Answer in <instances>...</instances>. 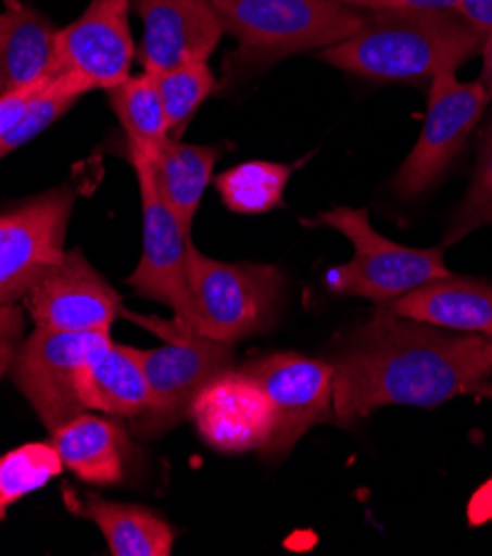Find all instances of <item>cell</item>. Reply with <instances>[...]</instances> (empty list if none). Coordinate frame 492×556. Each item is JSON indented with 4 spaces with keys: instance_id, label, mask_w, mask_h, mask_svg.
Instances as JSON below:
<instances>
[{
    "instance_id": "obj_1",
    "label": "cell",
    "mask_w": 492,
    "mask_h": 556,
    "mask_svg": "<svg viewBox=\"0 0 492 556\" xmlns=\"http://www.w3.org/2000/svg\"><path fill=\"white\" fill-rule=\"evenodd\" d=\"M342 426L384 408H434L477 393L492 372L485 338L415 321L379 306L331 362Z\"/></svg>"
},
{
    "instance_id": "obj_2",
    "label": "cell",
    "mask_w": 492,
    "mask_h": 556,
    "mask_svg": "<svg viewBox=\"0 0 492 556\" xmlns=\"http://www.w3.org/2000/svg\"><path fill=\"white\" fill-rule=\"evenodd\" d=\"M483 38L457 12H370L359 31L321 49L319 59L359 78L406 83L455 72Z\"/></svg>"
},
{
    "instance_id": "obj_3",
    "label": "cell",
    "mask_w": 492,
    "mask_h": 556,
    "mask_svg": "<svg viewBox=\"0 0 492 556\" xmlns=\"http://www.w3.org/2000/svg\"><path fill=\"white\" fill-rule=\"evenodd\" d=\"M238 40V61L270 65L351 38L366 21L340 0H209Z\"/></svg>"
},
{
    "instance_id": "obj_4",
    "label": "cell",
    "mask_w": 492,
    "mask_h": 556,
    "mask_svg": "<svg viewBox=\"0 0 492 556\" xmlns=\"http://www.w3.org/2000/svg\"><path fill=\"white\" fill-rule=\"evenodd\" d=\"M302 225L333 229L353 244V257L326 273V287L331 293L391 304L437 277L451 275L444 247L415 249L398 244L370 225L366 208L336 206L302 219Z\"/></svg>"
},
{
    "instance_id": "obj_5",
    "label": "cell",
    "mask_w": 492,
    "mask_h": 556,
    "mask_svg": "<svg viewBox=\"0 0 492 556\" xmlns=\"http://www.w3.org/2000/svg\"><path fill=\"white\" fill-rule=\"evenodd\" d=\"M187 277L195 304L193 330L202 338L236 344L278 315L285 289L278 266L213 260L189 238Z\"/></svg>"
},
{
    "instance_id": "obj_6",
    "label": "cell",
    "mask_w": 492,
    "mask_h": 556,
    "mask_svg": "<svg viewBox=\"0 0 492 556\" xmlns=\"http://www.w3.org/2000/svg\"><path fill=\"white\" fill-rule=\"evenodd\" d=\"M134 61L129 0H89L72 25L59 29L49 76L70 93L83 96L125 83Z\"/></svg>"
},
{
    "instance_id": "obj_7",
    "label": "cell",
    "mask_w": 492,
    "mask_h": 556,
    "mask_svg": "<svg viewBox=\"0 0 492 556\" xmlns=\"http://www.w3.org/2000/svg\"><path fill=\"white\" fill-rule=\"evenodd\" d=\"M481 83H462L455 72H437L428 87L426 118L413 151L393 178V193L413 200L440 180L488 106Z\"/></svg>"
},
{
    "instance_id": "obj_8",
    "label": "cell",
    "mask_w": 492,
    "mask_h": 556,
    "mask_svg": "<svg viewBox=\"0 0 492 556\" xmlns=\"http://www.w3.org/2000/svg\"><path fill=\"white\" fill-rule=\"evenodd\" d=\"M109 340V330L63 332L36 328L23 342L12 377L49 432L85 413L78 395V375Z\"/></svg>"
},
{
    "instance_id": "obj_9",
    "label": "cell",
    "mask_w": 492,
    "mask_h": 556,
    "mask_svg": "<svg viewBox=\"0 0 492 556\" xmlns=\"http://www.w3.org/2000/svg\"><path fill=\"white\" fill-rule=\"evenodd\" d=\"M142 202V255L127 285L142 298L169 306L193 330L195 304L187 277L189 238L172 206L157 193L147 164L131 157ZM195 332V330H193Z\"/></svg>"
},
{
    "instance_id": "obj_10",
    "label": "cell",
    "mask_w": 492,
    "mask_h": 556,
    "mask_svg": "<svg viewBox=\"0 0 492 556\" xmlns=\"http://www.w3.org/2000/svg\"><path fill=\"white\" fill-rule=\"evenodd\" d=\"M129 351L149 386V406L140 417L151 432L185 419L202 388L234 366V344L202 338L193 330L180 332L167 346L151 351L129 346Z\"/></svg>"
},
{
    "instance_id": "obj_11",
    "label": "cell",
    "mask_w": 492,
    "mask_h": 556,
    "mask_svg": "<svg viewBox=\"0 0 492 556\" xmlns=\"http://www.w3.org/2000/svg\"><path fill=\"white\" fill-rule=\"evenodd\" d=\"M76 204L72 187L47 191L0 215V304H12L65 253Z\"/></svg>"
},
{
    "instance_id": "obj_12",
    "label": "cell",
    "mask_w": 492,
    "mask_h": 556,
    "mask_svg": "<svg viewBox=\"0 0 492 556\" xmlns=\"http://www.w3.org/2000/svg\"><path fill=\"white\" fill-rule=\"evenodd\" d=\"M121 295L78 251H65L25 293V313L36 328L63 332L109 330L121 311Z\"/></svg>"
},
{
    "instance_id": "obj_13",
    "label": "cell",
    "mask_w": 492,
    "mask_h": 556,
    "mask_svg": "<svg viewBox=\"0 0 492 556\" xmlns=\"http://www.w3.org/2000/svg\"><path fill=\"white\" fill-rule=\"evenodd\" d=\"M189 415L198 434L217 453L266 451L276 432V408L260 381L234 366L215 375L195 395Z\"/></svg>"
},
{
    "instance_id": "obj_14",
    "label": "cell",
    "mask_w": 492,
    "mask_h": 556,
    "mask_svg": "<svg viewBox=\"0 0 492 556\" xmlns=\"http://www.w3.org/2000/svg\"><path fill=\"white\" fill-rule=\"evenodd\" d=\"M276 408V432L266 453L285 455L315 424L333 415V366L304 355L280 353L244 366Z\"/></svg>"
},
{
    "instance_id": "obj_15",
    "label": "cell",
    "mask_w": 492,
    "mask_h": 556,
    "mask_svg": "<svg viewBox=\"0 0 492 556\" xmlns=\"http://www.w3.org/2000/svg\"><path fill=\"white\" fill-rule=\"evenodd\" d=\"M142 18V45L136 59L147 74L206 63L225 36L220 14L209 0H134Z\"/></svg>"
},
{
    "instance_id": "obj_16",
    "label": "cell",
    "mask_w": 492,
    "mask_h": 556,
    "mask_svg": "<svg viewBox=\"0 0 492 556\" xmlns=\"http://www.w3.org/2000/svg\"><path fill=\"white\" fill-rule=\"evenodd\" d=\"M381 306L415 321L492 340V285L475 277H437Z\"/></svg>"
},
{
    "instance_id": "obj_17",
    "label": "cell",
    "mask_w": 492,
    "mask_h": 556,
    "mask_svg": "<svg viewBox=\"0 0 492 556\" xmlns=\"http://www.w3.org/2000/svg\"><path fill=\"white\" fill-rule=\"evenodd\" d=\"M56 34L38 10L8 0L0 14V96L49 76Z\"/></svg>"
},
{
    "instance_id": "obj_18",
    "label": "cell",
    "mask_w": 492,
    "mask_h": 556,
    "mask_svg": "<svg viewBox=\"0 0 492 556\" xmlns=\"http://www.w3.org/2000/svg\"><path fill=\"white\" fill-rule=\"evenodd\" d=\"M217 155L220 151L213 147L187 144L178 138H167L149 157L131 155L147 164L157 193L172 206L187 236H191L195 213L211 185Z\"/></svg>"
},
{
    "instance_id": "obj_19",
    "label": "cell",
    "mask_w": 492,
    "mask_h": 556,
    "mask_svg": "<svg viewBox=\"0 0 492 556\" xmlns=\"http://www.w3.org/2000/svg\"><path fill=\"white\" fill-rule=\"evenodd\" d=\"M78 395L85 410L118 417H140L149 406V386L129 346L112 340L102 344L78 375Z\"/></svg>"
},
{
    "instance_id": "obj_20",
    "label": "cell",
    "mask_w": 492,
    "mask_h": 556,
    "mask_svg": "<svg viewBox=\"0 0 492 556\" xmlns=\"http://www.w3.org/2000/svg\"><path fill=\"white\" fill-rule=\"evenodd\" d=\"M53 448L76 477L96 485H114L125 477L123 434L116 424L87 410L51 432Z\"/></svg>"
},
{
    "instance_id": "obj_21",
    "label": "cell",
    "mask_w": 492,
    "mask_h": 556,
    "mask_svg": "<svg viewBox=\"0 0 492 556\" xmlns=\"http://www.w3.org/2000/svg\"><path fill=\"white\" fill-rule=\"evenodd\" d=\"M83 513L102 532L109 554L169 556L174 552V528L147 508L104 502V498L89 494L85 498Z\"/></svg>"
},
{
    "instance_id": "obj_22",
    "label": "cell",
    "mask_w": 492,
    "mask_h": 556,
    "mask_svg": "<svg viewBox=\"0 0 492 556\" xmlns=\"http://www.w3.org/2000/svg\"><path fill=\"white\" fill-rule=\"evenodd\" d=\"M116 116L127 134L129 155L149 157L157 147L172 138L167 114H164L162 98L155 78L147 72L129 76L125 83L106 89Z\"/></svg>"
},
{
    "instance_id": "obj_23",
    "label": "cell",
    "mask_w": 492,
    "mask_h": 556,
    "mask_svg": "<svg viewBox=\"0 0 492 556\" xmlns=\"http://www.w3.org/2000/svg\"><path fill=\"white\" fill-rule=\"evenodd\" d=\"M293 164L251 160L215 178L223 204L238 215H262L285 202Z\"/></svg>"
},
{
    "instance_id": "obj_24",
    "label": "cell",
    "mask_w": 492,
    "mask_h": 556,
    "mask_svg": "<svg viewBox=\"0 0 492 556\" xmlns=\"http://www.w3.org/2000/svg\"><path fill=\"white\" fill-rule=\"evenodd\" d=\"M151 76L155 78L164 114H167L169 136L180 140L195 111L215 91V76L209 63H189Z\"/></svg>"
},
{
    "instance_id": "obj_25",
    "label": "cell",
    "mask_w": 492,
    "mask_h": 556,
    "mask_svg": "<svg viewBox=\"0 0 492 556\" xmlns=\"http://www.w3.org/2000/svg\"><path fill=\"white\" fill-rule=\"evenodd\" d=\"M63 462L53 443H25L0 457V498L5 506L16 504L25 494L42 488L51 477L61 475Z\"/></svg>"
},
{
    "instance_id": "obj_26",
    "label": "cell",
    "mask_w": 492,
    "mask_h": 556,
    "mask_svg": "<svg viewBox=\"0 0 492 556\" xmlns=\"http://www.w3.org/2000/svg\"><path fill=\"white\" fill-rule=\"evenodd\" d=\"M492 225V123L483 136L470 187L455 208L444 236V249L462 242L472 231Z\"/></svg>"
},
{
    "instance_id": "obj_27",
    "label": "cell",
    "mask_w": 492,
    "mask_h": 556,
    "mask_svg": "<svg viewBox=\"0 0 492 556\" xmlns=\"http://www.w3.org/2000/svg\"><path fill=\"white\" fill-rule=\"evenodd\" d=\"M78 98L80 96L70 93L49 76L47 87L27 106L23 118L3 138H0V160L8 157L12 151L21 149L36 136H40L47 127H51L63 114H67V111L78 102Z\"/></svg>"
},
{
    "instance_id": "obj_28",
    "label": "cell",
    "mask_w": 492,
    "mask_h": 556,
    "mask_svg": "<svg viewBox=\"0 0 492 556\" xmlns=\"http://www.w3.org/2000/svg\"><path fill=\"white\" fill-rule=\"evenodd\" d=\"M23 332H25V306L0 304V379H3L23 346Z\"/></svg>"
},
{
    "instance_id": "obj_29",
    "label": "cell",
    "mask_w": 492,
    "mask_h": 556,
    "mask_svg": "<svg viewBox=\"0 0 492 556\" xmlns=\"http://www.w3.org/2000/svg\"><path fill=\"white\" fill-rule=\"evenodd\" d=\"M47 83H49V76L38 83L12 89V91L0 96V138H3L23 118L27 106L40 96V91L47 87Z\"/></svg>"
},
{
    "instance_id": "obj_30",
    "label": "cell",
    "mask_w": 492,
    "mask_h": 556,
    "mask_svg": "<svg viewBox=\"0 0 492 556\" xmlns=\"http://www.w3.org/2000/svg\"><path fill=\"white\" fill-rule=\"evenodd\" d=\"M462 0H344V5L370 12H455Z\"/></svg>"
},
{
    "instance_id": "obj_31",
    "label": "cell",
    "mask_w": 492,
    "mask_h": 556,
    "mask_svg": "<svg viewBox=\"0 0 492 556\" xmlns=\"http://www.w3.org/2000/svg\"><path fill=\"white\" fill-rule=\"evenodd\" d=\"M455 12L483 36L492 29V0H462Z\"/></svg>"
},
{
    "instance_id": "obj_32",
    "label": "cell",
    "mask_w": 492,
    "mask_h": 556,
    "mask_svg": "<svg viewBox=\"0 0 492 556\" xmlns=\"http://www.w3.org/2000/svg\"><path fill=\"white\" fill-rule=\"evenodd\" d=\"M481 53H483V78H481V85L485 87V91H488V96L492 100V29L483 38Z\"/></svg>"
},
{
    "instance_id": "obj_33",
    "label": "cell",
    "mask_w": 492,
    "mask_h": 556,
    "mask_svg": "<svg viewBox=\"0 0 492 556\" xmlns=\"http://www.w3.org/2000/svg\"><path fill=\"white\" fill-rule=\"evenodd\" d=\"M477 395H483V397L492 400V386H488V383H481V386H479V391H477Z\"/></svg>"
},
{
    "instance_id": "obj_34",
    "label": "cell",
    "mask_w": 492,
    "mask_h": 556,
    "mask_svg": "<svg viewBox=\"0 0 492 556\" xmlns=\"http://www.w3.org/2000/svg\"><path fill=\"white\" fill-rule=\"evenodd\" d=\"M485 357H488V362L492 366V340H485Z\"/></svg>"
},
{
    "instance_id": "obj_35",
    "label": "cell",
    "mask_w": 492,
    "mask_h": 556,
    "mask_svg": "<svg viewBox=\"0 0 492 556\" xmlns=\"http://www.w3.org/2000/svg\"><path fill=\"white\" fill-rule=\"evenodd\" d=\"M5 513H8V506L3 504V498H0V521L5 519Z\"/></svg>"
},
{
    "instance_id": "obj_36",
    "label": "cell",
    "mask_w": 492,
    "mask_h": 556,
    "mask_svg": "<svg viewBox=\"0 0 492 556\" xmlns=\"http://www.w3.org/2000/svg\"><path fill=\"white\" fill-rule=\"evenodd\" d=\"M340 3H344V0H340Z\"/></svg>"
}]
</instances>
